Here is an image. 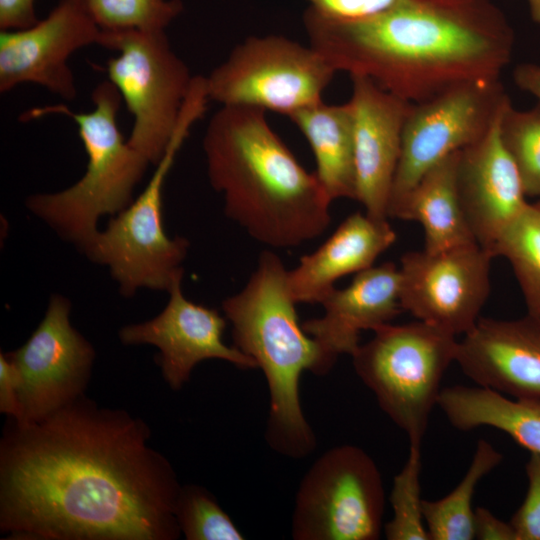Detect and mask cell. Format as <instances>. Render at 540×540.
Listing matches in <instances>:
<instances>
[{
  "instance_id": "cell-36",
  "label": "cell",
  "mask_w": 540,
  "mask_h": 540,
  "mask_svg": "<svg viewBox=\"0 0 540 540\" xmlns=\"http://www.w3.org/2000/svg\"><path fill=\"white\" fill-rule=\"evenodd\" d=\"M532 20L540 25V0H527Z\"/></svg>"
},
{
  "instance_id": "cell-19",
  "label": "cell",
  "mask_w": 540,
  "mask_h": 540,
  "mask_svg": "<svg viewBox=\"0 0 540 540\" xmlns=\"http://www.w3.org/2000/svg\"><path fill=\"white\" fill-rule=\"evenodd\" d=\"M321 305L324 314L304 321L302 328L320 349L325 375L340 355L356 351L363 330L389 324L403 310L399 268L386 262L361 271L347 287L334 288Z\"/></svg>"
},
{
  "instance_id": "cell-10",
  "label": "cell",
  "mask_w": 540,
  "mask_h": 540,
  "mask_svg": "<svg viewBox=\"0 0 540 540\" xmlns=\"http://www.w3.org/2000/svg\"><path fill=\"white\" fill-rule=\"evenodd\" d=\"M384 507V484L374 460L360 447L336 446L303 476L291 535L295 540H376Z\"/></svg>"
},
{
  "instance_id": "cell-5",
  "label": "cell",
  "mask_w": 540,
  "mask_h": 540,
  "mask_svg": "<svg viewBox=\"0 0 540 540\" xmlns=\"http://www.w3.org/2000/svg\"><path fill=\"white\" fill-rule=\"evenodd\" d=\"M91 99L94 108L89 112H75L59 103L32 108L20 117L30 121L63 115L78 127L88 158L83 176L66 189L31 195L25 205L79 249L98 232L99 218L114 216L131 204L134 190L150 164L119 129L122 98L117 88L109 80L102 81L93 89Z\"/></svg>"
},
{
  "instance_id": "cell-7",
  "label": "cell",
  "mask_w": 540,
  "mask_h": 540,
  "mask_svg": "<svg viewBox=\"0 0 540 540\" xmlns=\"http://www.w3.org/2000/svg\"><path fill=\"white\" fill-rule=\"evenodd\" d=\"M373 332L351 355L354 369L410 446H421L441 380L455 361L456 336L419 320Z\"/></svg>"
},
{
  "instance_id": "cell-11",
  "label": "cell",
  "mask_w": 540,
  "mask_h": 540,
  "mask_svg": "<svg viewBox=\"0 0 540 540\" xmlns=\"http://www.w3.org/2000/svg\"><path fill=\"white\" fill-rule=\"evenodd\" d=\"M509 102L500 79H491L465 82L412 103L388 209L442 159L481 140Z\"/></svg>"
},
{
  "instance_id": "cell-26",
  "label": "cell",
  "mask_w": 540,
  "mask_h": 540,
  "mask_svg": "<svg viewBox=\"0 0 540 540\" xmlns=\"http://www.w3.org/2000/svg\"><path fill=\"white\" fill-rule=\"evenodd\" d=\"M498 129L526 196H540V102L527 110H517L509 102L499 117Z\"/></svg>"
},
{
  "instance_id": "cell-35",
  "label": "cell",
  "mask_w": 540,
  "mask_h": 540,
  "mask_svg": "<svg viewBox=\"0 0 540 540\" xmlns=\"http://www.w3.org/2000/svg\"><path fill=\"white\" fill-rule=\"evenodd\" d=\"M515 84L538 99L540 102V65L535 63H522L516 66L513 72Z\"/></svg>"
},
{
  "instance_id": "cell-14",
  "label": "cell",
  "mask_w": 540,
  "mask_h": 540,
  "mask_svg": "<svg viewBox=\"0 0 540 540\" xmlns=\"http://www.w3.org/2000/svg\"><path fill=\"white\" fill-rule=\"evenodd\" d=\"M101 33L84 0H60L35 25L1 30L0 92L30 83L74 100L77 87L68 61L77 50L98 44Z\"/></svg>"
},
{
  "instance_id": "cell-30",
  "label": "cell",
  "mask_w": 540,
  "mask_h": 540,
  "mask_svg": "<svg viewBox=\"0 0 540 540\" xmlns=\"http://www.w3.org/2000/svg\"><path fill=\"white\" fill-rule=\"evenodd\" d=\"M525 469L527 493L509 523L516 540H540V454L530 453Z\"/></svg>"
},
{
  "instance_id": "cell-13",
  "label": "cell",
  "mask_w": 540,
  "mask_h": 540,
  "mask_svg": "<svg viewBox=\"0 0 540 540\" xmlns=\"http://www.w3.org/2000/svg\"><path fill=\"white\" fill-rule=\"evenodd\" d=\"M70 313L71 302L53 294L28 340L6 352L20 377L19 423L39 421L85 395L95 350L72 326Z\"/></svg>"
},
{
  "instance_id": "cell-28",
  "label": "cell",
  "mask_w": 540,
  "mask_h": 540,
  "mask_svg": "<svg viewBox=\"0 0 540 540\" xmlns=\"http://www.w3.org/2000/svg\"><path fill=\"white\" fill-rule=\"evenodd\" d=\"M101 31H166L182 12L180 0H84Z\"/></svg>"
},
{
  "instance_id": "cell-29",
  "label": "cell",
  "mask_w": 540,
  "mask_h": 540,
  "mask_svg": "<svg viewBox=\"0 0 540 540\" xmlns=\"http://www.w3.org/2000/svg\"><path fill=\"white\" fill-rule=\"evenodd\" d=\"M175 515L187 540H243L245 537L215 497L198 485H184L178 494Z\"/></svg>"
},
{
  "instance_id": "cell-22",
  "label": "cell",
  "mask_w": 540,
  "mask_h": 540,
  "mask_svg": "<svg viewBox=\"0 0 540 540\" xmlns=\"http://www.w3.org/2000/svg\"><path fill=\"white\" fill-rule=\"evenodd\" d=\"M288 118L310 145L315 174L331 200H356L353 116L349 103L330 105L321 100Z\"/></svg>"
},
{
  "instance_id": "cell-20",
  "label": "cell",
  "mask_w": 540,
  "mask_h": 540,
  "mask_svg": "<svg viewBox=\"0 0 540 540\" xmlns=\"http://www.w3.org/2000/svg\"><path fill=\"white\" fill-rule=\"evenodd\" d=\"M396 238L387 219L366 212L351 214L318 249L304 255L294 269L288 270L293 300L321 304L337 280L372 267Z\"/></svg>"
},
{
  "instance_id": "cell-12",
  "label": "cell",
  "mask_w": 540,
  "mask_h": 540,
  "mask_svg": "<svg viewBox=\"0 0 540 540\" xmlns=\"http://www.w3.org/2000/svg\"><path fill=\"white\" fill-rule=\"evenodd\" d=\"M493 258L477 243L404 253L399 267L402 309L454 336L465 335L489 296Z\"/></svg>"
},
{
  "instance_id": "cell-32",
  "label": "cell",
  "mask_w": 540,
  "mask_h": 540,
  "mask_svg": "<svg viewBox=\"0 0 540 540\" xmlns=\"http://www.w3.org/2000/svg\"><path fill=\"white\" fill-rule=\"evenodd\" d=\"M20 377L18 370L6 353H0V412L8 418L19 421L21 408L19 403Z\"/></svg>"
},
{
  "instance_id": "cell-6",
  "label": "cell",
  "mask_w": 540,
  "mask_h": 540,
  "mask_svg": "<svg viewBox=\"0 0 540 540\" xmlns=\"http://www.w3.org/2000/svg\"><path fill=\"white\" fill-rule=\"evenodd\" d=\"M208 103L201 89L189 92L172 138L143 191L80 249L91 262L109 269L124 297L133 296L141 288L168 291L183 276L189 241L166 234L163 188L178 151Z\"/></svg>"
},
{
  "instance_id": "cell-9",
  "label": "cell",
  "mask_w": 540,
  "mask_h": 540,
  "mask_svg": "<svg viewBox=\"0 0 540 540\" xmlns=\"http://www.w3.org/2000/svg\"><path fill=\"white\" fill-rule=\"evenodd\" d=\"M335 69L309 44L250 36L205 76L210 101L286 115L317 103Z\"/></svg>"
},
{
  "instance_id": "cell-4",
  "label": "cell",
  "mask_w": 540,
  "mask_h": 540,
  "mask_svg": "<svg viewBox=\"0 0 540 540\" xmlns=\"http://www.w3.org/2000/svg\"><path fill=\"white\" fill-rule=\"evenodd\" d=\"M287 273L277 254L263 251L246 285L221 307L232 326L233 346L251 357L266 378L267 443L284 456L303 458L317 441L302 410L300 377L305 370L322 376V356L299 324Z\"/></svg>"
},
{
  "instance_id": "cell-8",
  "label": "cell",
  "mask_w": 540,
  "mask_h": 540,
  "mask_svg": "<svg viewBox=\"0 0 540 540\" xmlns=\"http://www.w3.org/2000/svg\"><path fill=\"white\" fill-rule=\"evenodd\" d=\"M98 45L108 79L133 116L128 143L155 165L177 126L194 76L172 49L166 31H102Z\"/></svg>"
},
{
  "instance_id": "cell-21",
  "label": "cell",
  "mask_w": 540,
  "mask_h": 540,
  "mask_svg": "<svg viewBox=\"0 0 540 540\" xmlns=\"http://www.w3.org/2000/svg\"><path fill=\"white\" fill-rule=\"evenodd\" d=\"M461 151L429 169L388 209V218L415 221L424 230V250L435 253L476 243L461 207L457 166Z\"/></svg>"
},
{
  "instance_id": "cell-34",
  "label": "cell",
  "mask_w": 540,
  "mask_h": 540,
  "mask_svg": "<svg viewBox=\"0 0 540 540\" xmlns=\"http://www.w3.org/2000/svg\"><path fill=\"white\" fill-rule=\"evenodd\" d=\"M474 539L516 540V536L509 522L500 520L486 508L478 507L474 511Z\"/></svg>"
},
{
  "instance_id": "cell-15",
  "label": "cell",
  "mask_w": 540,
  "mask_h": 540,
  "mask_svg": "<svg viewBox=\"0 0 540 540\" xmlns=\"http://www.w3.org/2000/svg\"><path fill=\"white\" fill-rule=\"evenodd\" d=\"M183 276L168 289L165 308L145 322L129 324L119 330L124 345L149 344L159 349L156 362L173 390L181 389L194 367L208 359H220L240 369H255L256 362L223 341L226 317L216 309L188 300L182 291Z\"/></svg>"
},
{
  "instance_id": "cell-24",
  "label": "cell",
  "mask_w": 540,
  "mask_h": 540,
  "mask_svg": "<svg viewBox=\"0 0 540 540\" xmlns=\"http://www.w3.org/2000/svg\"><path fill=\"white\" fill-rule=\"evenodd\" d=\"M503 455L480 439L464 477L445 497L423 500V516L429 540L474 539L472 499L480 480L497 467Z\"/></svg>"
},
{
  "instance_id": "cell-2",
  "label": "cell",
  "mask_w": 540,
  "mask_h": 540,
  "mask_svg": "<svg viewBox=\"0 0 540 540\" xmlns=\"http://www.w3.org/2000/svg\"><path fill=\"white\" fill-rule=\"evenodd\" d=\"M303 24L308 44L336 72L366 76L411 103L465 82L499 79L515 41L493 0H398L353 22L308 8Z\"/></svg>"
},
{
  "instance_id": "cell-27",
  "label": "cell",
  "mask_w": 540,
  "mask_h": 540,
  "mask_svg": "<svg viewBox=\"0 0 540 540\" xmlns=\"http://www.w3.org/2000/svg\"><path fill=\"white\" fill-rule=\"evenodd\" d=\"M421 446H410L407 461L394 477L390 494L393 517L384 525L388 540H429L420 488Z\"/></svg>"
},
{
  "instance_id": "cell-23",
  "label": "cell",
  "mask_w": 540,
  "mask_h": 540,
  "mask_svg": "<svg viewBox=\"0 0 540 540\" xmlns=\"http://www.w3.org/2000/svg\"><path fill=\"white\" fill-rule=\"evenodd\" d=\"M437 405L458 430L493 427L540 454V399H510L490 388L455 385L441 389Z\"/></svg>"
},
{
  "instance_id": "cell-17",
  "label": "cell",
  "mask_w": 540,
  "mask_h": 540,
  "mask_svg": "<svg viewBox=\"0 0 540 540\" xmlns=\"http://www.w3.org/2000/svg\"><path fill=\"white\" fill-rule=\"evenodd\" d=\"M499 117L481 140L461 150L457 166L466 221L476 243L492 256L500 237L528 205L517 167L499 136Z\"/></svg>"
},
{
  "instance_id": "cell-16",
  "label": "cell",
  "mask_w": 540,
  "mask_h": 540,
  "mask_svg": "<svg viewBox=\"0 0 540 540\" xmlns=\"http://www.w3.org/2000/svg\"><path fill=\"white\" fill-rule=\"evenodd\" d=\"M357 198L365 212L388 219L387 210L411 102L362 75H351Z\"/></svg>"
},
{
  "instance_id": "cell-31",
  "label": "cell",
  "mask_w": 540,
  "mask_h": 540,
  "mask_svg": "<svg viewBox=\"0 0 540 540\" xmlns=\"http://www.w3.org/2000/svg\"><path fill=\"white\" fill-rule=\"evenodd\" d=\"M318 15L340 22L360 21L380 15L398 0H306Z\"/></svg>"
},
{
  "instance_id": "cell-25",
  "label": "cell",
  "mask_w": 540,
  "mask_h": 540,
  "mask_svg": "<svg viewBox=\"0 0 540 540\" xmlns=\"http://www.w3.org/2000/svg\"><path fill=\"white\" fill-rule=\"evenodd\" d=\"M493 256L509 261L522 291L527 315L540 320V202L528 203L498 240Z\"/></svg>"
},
{
  "instance_id": "cell-33",
  "label": "cell",
  "mask_w": 540,
  "mask_h": 540,
  "mask_svg": "<svg viewBox=\"0 0 540 540\" xmlns=\"http://www.w3.org/2000/svg\"><path fill=\"white\" fill-rule=\"evenodd\" d=\"M38 21L35 0H0V30H22Z\"/></svg>"
},
{
  "instance_id": "cell-1",
  "label": "cell",
  "mask_w": 540,
  "mask_h": 540,
  "mask_svg": "<svg viewBox=\"0 0 540 540\" xmlns=\"http://www.w3.org/2000/svg\"><path fill=\"white\" fill-rule=\"evenodd\" d=\"M151 431L86 395L45 418L7 417L0 531L25 540H176L181 485Z\"/></svg>"
},
{
  "instance_id": "cell-18",
  "label": "cell",
  "mask_w": 540,
  "mask_h": 540,
  "mask_svg": "<svg viewBox=\"0 0 540 540\" xmlns=\"http://www.w3.org/2000/svg\"><path fill=\"white\" fill-rule=\"evenodd\" d=\"M455 362L478 386L540 399V320L480 317L458 341Z\"/></svg>"
},
{
  "instance_id": "cell-3",
  "label": "cell",
  "mask_w": 540,
  "mask_h": 540,
  "mask_svg": "<svg viewBox=\"0 0 540 540\" xmlns=\"http://www.w3.org/2000/svg\"><path fill=\"white\" fill-rule=\"evenodd\" d=\"M207 175L224 212L253 239L293 248L328 228L331 198L272 129L263 110L221 106L202 140Z\"/></svg>"
}]
</instances>
